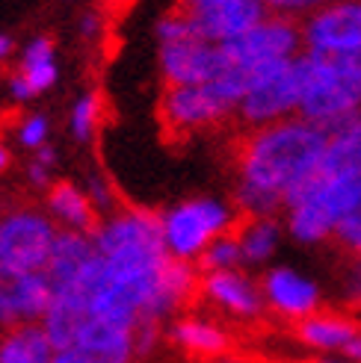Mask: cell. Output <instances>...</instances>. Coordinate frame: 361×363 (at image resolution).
I'll use <instances>...</instances> for the list:
<instances>
[{
  "label": "cell",
  "instance_id": "24",
  "mask_svg": "<svg viewBox=\"0 0 361 363\" xmlns=\"http://www.w3.org/2000/svg\"><path fill=\"white\" fill-rule=\"evenodd\" d=\"M104 106H107V101H104L101 92L89 95V98H83L77 104V110H75V130H77L80 139H89L95 127L104 121Z\"/></svg>",
  "mask_w": 361,
  "mask_h": 363
},
{
  "label": "cell",
  "instance_id": "3",
  "mask_svg": "<svg viewBox=\"0 0 361 363\" xmlns=\"http://www.w3.org/2000/svg\"><path fill=\"white\" fill-rule=\"evenodd\" d=\"M237 106H240V98L228 92L220 80L198 83V86L163 83L157 118H160V127H163V139L180 142L202 130H210V127L222 124L231 116H237Z\"/></svg>",
  "mask_w": 361,
  "mask_h": 363
},
{
  "label": "cell",
  "instance_id": "15",
  "mask_svg": "<svg viewBox=\"0 0 361 363\" xmlns=\"http://www.w3.org/2000/svg\"><path fill=\"white\" fill-rule=\"evenodd\" d=\"M95 257H98V248H95V240L89 237V233L60 228L57 242H53V251H50V260H48V269H45L53 293H63V289L75 286L77 278L86 272V266Z\"/></svg>",
  "mask_w": 361,
  "mask_h": 363
},
{
  "label": "cell",
  "instance_id": "2",
  "mask_svg": "<svg viewBox=\"0 0 361 363\" xmlns=\"http://www.w3.org/2000/svg\"><path fill=\"white\" fill-rule=\"evenodd\" d=\"M302 101L299 116L320 124L323 130H338L361 116V57H323L302 53Z\"/></svg>",
  "mask_w": 361,
  "mask_h": 363
},
{
  "label": "cell",
  "instance_id": "8",
  "mask_svg": "<svg viewBox=\"0 0 361 363\" xmlns=\"http://www.w3.org/2000/svg\"><path fill=\"white\" fill-rule=\"evenodd\" d=\"M305 53L361 57V0H332L302 18Z\"/></svg>",
  "mask_w": 361,
  "mask_h": 363
},
{
  "label": "cell",
  "instance_id": "36",
  "mask_svg": "<svg viewBox=\"0 0 361 363\" xmlns=\"http://www.w3.org/2000/svg\"><path fill=\"white\" fill-rule=\"evenodd\" d=\"M314 363H344V360H335V357H320V360H314Z\"/></svg>",
  "mask_w": 361,
  "mask_h": 363
},
{
  "label": "cell",
  "instance_id": "22",
  "mask_svg": "<svg viewBox=\"0 0 361 363\" xmlns=\"http://www.w3.org/2000/svg\"><path fill=\"white\" fill-rule=\"evenodd\" d=\"M329 172H361V116L329 133L323 166Z\"/></svg>",
  "mask_w": 361,
  "mask_h": 363
},
{
  "label": "cell",
  "instance_id": "7",
  "mask_svg": "<svg viewBox=\"0 0 361 363\" xmlns=\"http://www.w3.org/2000/svg\"><path fill=\"white\" fill-rule=\"evenodd\" d=\"M228 60L240 68H261L269 62L296 60L305 53L302 42V21L291 15L269 12L264 21H258L252 30L231 42H222Z\"/></svg>",
  "mask_w": 361,
  "mask_h": 363
},
{
  "label": "cell",
  "instance_id": "18",
  "mask_svg": "<svg viewBox=\"0 0 361 363\" xmlns=\"http://www.w3.org/2000/svg\"><path fill=\"white\" fill-rule=\"evenodd\" d=\"M361 331V325L340 316V313H311L299 322H293V334L302 346L320 349V352H344L347 342Z\"/></svg>",
  "mask_w": 361,
  "mask_h": 363
},
{
  "label": "cell",
  "instance_id": "1",
  "mask_svg": "<svg viewBox=\"0 0 361 363\" xmlns=\"http://www.w3.org/2000/svg\"><path fill=\"white\" fill-rule=\"evenodd\" d=\"M326 148L329 130L302 116L264 127H246L231 142L237 210L243 216L281 213L287 198L320 172Z\"/></svg>",
  "mask_w": 361,
  "mask_h": 363
},
{
  "label": "cell",
  "instance_id": "31",
  "mask_svg": "<svg viewBox=\"0 0 361 363\" xmlns=\"http://www.w3.org/2000/svg\"><path fill=\"white\" fill-rule=\"evenodd\" d=\"M50 363H89L86 357H83V352L80 349H57L53 352V357H50Z\"/></svg>",
  "mask_w": 361,
  "mask_h": 363
},
{
  "label": "cell",
  "instance_id": "21",
  "mask_svg": "<svg viewBox=\"0 0 361 363\" xmlns=\"http://www.w3.org/2000/svg\"><path fill=\"white\" fill-rule=\"evenodd\" d=\"M243 251V266H264L281 242V225L276 216H243L234 228Z\"/></svg>",
  "mask_w": 361,
  "mask_h": 363
},
{
  "label": "cell",
  "instance_id": "27",
  "mask_svg": "<svg viewBox=\"0 0 361 363\" xmlns=\"http://www.w3.org/2000/svg\"><path fill=\"white\" fill-rule=\"evenodd\" d=\"M335 242L344 248L347 254H358V257H361V207L338 225V230H335Z\"/></svg>",
  "mask_w": 361,
  "mask_h": 363
},
{
  "label": "cell",
  "instance_id": "19",
  "mask_svg": "<svg viewBox=\"0 0 361 363\" xmlns=\"http://www.w3.org/2000/svg\"><path fill=\"white\" fill-rule=\"evenodd\" d=\"M53 342L42 322H24L0 331V363H50Z\"/></svg>",
  "mask_w": 361,
  "mask_h": 363
},
{
  "label": "cell",
  "instance_id": "13",
  "mask_svg": "<svg viewBox=\"0 0 361 363\" xmlns=\"http://www.w3.org/2000/svg\"><path fill=\"white\" fill-rule=\"evenodd\" d=\"M261 289H264L269 311L287 322H299L305 316L317 313L320 301H323L320 286L291 266L266 269L264 278H261Z\"/></svg>",
  "mask_w": 361,
  "mask_h": 363
},
{
  "label": "cell",
  "instance_id": "26",
  "mask_svg": "<svg viewBox=\"0 0 361 363\" xmlns=\"http://www.w3.org/2000/svg\"><path fill=\"white\" fill-rule=\"evenodd\" d=\"M266 6V12H276V15H291V18H308L311 12L323 9L332 0H261Z\"/></svg>",
  "mask_w": 361,
  "mask_h": 363
},
{
  "label": "cell",
  "instance_id": "12",
  "mask_svg": "<svg viewBox=\"0 0 361 363\" xmlns=\"http://www.w3.org/2000/svg\"><path fill=\"white\" fill-rule=\"evenodd\" d=\"M198 298L210 307H216L220 313H225L231 319H240V322H255L266 311L261 281H252L240 269L202 272Z\"/></svg>",
  "mask_w": 361,
  "mask_h": 363
},
{
  "label": "cell",
  "instance_id": "9",
  "mask_svg": "<svg viewBox=\"0 0 361 363\" xmlns=\"http://www.w3.org/2000/svg\"><path fill=\"white\" fill-rule=\"evenodd\" d=\"M178 12H184L208 42H231L252 30L269 15L261 0H178Z\"/></svg>",
  "mask_w": 361,
  "mask_h": 363
},
{
  "label": "cell",
  "instance_id": "5",
  "mask_svg": "<svg viewBox=\"0 0 361 363\" xmlns=\"http://www.w3.org/2000/svg\"><path fill=\"white\" fill-rule=\"evenodd\" d=\"M240 222V210H234L213 198H195L163 213V242L169 257L195 263L202 251L222 233L234 230Z\"/></svg>",
  "mask_w": 361,
  "mask_h": 363
},
{
  "label": "cell",
  "instance_id": "35",
  "mask_svg": "<svg viewBox=\"0 0 361 363\" xmlns=\"http://www.w3.org/2000/svg\"><path fill=\"white\" fill-rule=\"evenodd\" d=\"M6 162H9V157H6V151L0 148V169H6Z\"/></svg>",
  "mask_w": 361,
  "mask_h": 363
},
{
  "label": "cell",
  "instance_id": "29",
  "mask_svg": "<svg viewBox=\"0 0 361 363\" xmlns=\"http://www.w3.org/2000/svg\"><path fill=\"white\" fill-rule=\"evenodd\" d=\"M50 50H53V42L50 39H39L33 42L24 53V65H36V62H50Z\"/></svg>",
  "mask_w": 361,
  "mask_h": 363
},
{
  "label": "cell",
  "instance_id": "10",
  "mask_svg": "<svg viewBox=\"0 0 361 363\" xmlns=\"http://www.w3.org/2000/svg\"><path fill=\"white\" fill-rule=\"evenodd\" d=\"M231 68L222 45L208 39L163 42V83L169 86H198L220 80Z\"/></svg>",
  "mask_w": 361,
  "mask_h": 363
},
{
  "label": "cell",
  "instance_id": "6",
  "mask_svg": "<svg viewBox=\"0 0 361 363\" xmlns=\"http://www.w3.org/2000/svg\"><path fill=\"white\" fill-rule=\"evenodd\" d=\"M302 101V71L299 57L284 62H269L255 68L252 86L237 106V118L243 127H264L273 121H284L299 116Z\"/></svg>",
  "mask_w": 361,
  "mask_h": 363
},
{
  "label": "cell",
  "instance_id": "23",
  "mask_svg": "<svg viewBox=\"0 0 361 363\" xmlns=\"http://www.w3.org/2000/svg\"><path fill=\"white\" fill-rule=\"evenodd\" d=\"M198 272H225V269H240L243 266V251H240V240L237 233L228 230L222 237H216L205 251L202 257L195 260Z\"/></svg>",
  "mask_w": 361,
  "mask_h": 363
},
{
  "label": "cell",
  "instance_id": "20",
  "mask_svg": "<svg viewBox=\"0 0 361 363\" xmlns=\"http://www.w3.org/2000/svg\"><path fill=\"white\" fill-rule=\"evenodd\" d=\"M89 319V307L77 293H53V301L42 319V328L50 337L53 349H71Z\"/></svg>",
  "mask_w": 361,
  "mask_h": 363
},
{
  "label": "cell",
  "instance_id": "11",
  "mask_svg": "<svg viewBox=\"0 0 361 363\" xmlns=\"http://www.w3.org/2000/svg\"><path fill=\"white\" fill-rule=\"evenodd\" d=\"M53 301L45 272H12L0 266V331L24 322H42Z\"/></svg>",
  "mask_w": 361,
  "mask_h": 363
},
{
  "label": "cell",
  "instance_id": "34",
  "mask_svg": "<svg viewBox=\"0 0 361 363\" xmlns=\"http://www.w3.org/2000/svg\"><path fill=\"white\" fill-rule=\"evenodd\" d=\"M213 363H249V360H243V357H228V354H225V357H216Z\"/></svg>",
  "mask_w": 361,
  "mask_h": 363
},
{
  "label": "cell",
  "instance_id": "30",
  "mask_svg": "<svg viewBox=\"0 0 361 363\" xmlns=\"http://www.w3.org/2000/svg\"><path fill=\"white\" fill-rule=\"evenodd\" d=\"M45 133H48V124H45L42 118H30V121H24V127H21L24 145H42Z\"/></svg>",
  "mask_w": 361,
  "mask_h": 363
},
{
  "label": "cell",
  "instance_id": "4",
  "mask_svg": "<svg viewBox=\"0 0 361 363\" xmlns=\"http://www.w3.org/2000/svg\"><path fill=\"white\" fill-rule=\"evenodd\" d=\"M57 233V222L42 207L27 198H12L0 210V266L12 272H45Z\"/></svg>",
  "mask_w": 361,
  "mask_h": 363
},
{
  "label": "cell",
  "instance_id": "32",
  "mask_svg": "<svg viewBox=\"0 0 361 363\" xmlns=\"http://www.w3.org/2000/svg\"><path fill=\"white\" fill-rule=\"evenodd\" d=\"M344 354L352 360V363H361V331L347 342V349H344Z\"/></svg>",
  "mask_w": 361,
  "mask_h": 363
},
{
  "label": "cell",
  "instance_id": "16",
  "mask_svg": "<svg viewBox=\"0 0 361 363\" xmlns=\"http://www.w3.org/2000/svg\"><path fill=\"white\" fill-rule=\"evenodd\" d=\"M166 340L172 346H178L180 352L202 357V360H216V357H225L231 352V334L222 328V325L208 319V316H195V313L178 316L169 325Z\"/></svg>",
  "mask_w": 361,
  "mask_h": 363
},
{
  "label": "cell",
  "instance_id": "25",
  "mask_svg": "<svg viewBox=\"0 0 361 363\" xmlns=\"http://www.w3.org/2000/svg\"><path fill=\"white\" fill-rule=\"evenodd\" d=\"M340 296L350 307H361V257L347 254V266L340 272Z\"/></svg>",
  "mask_w": 361,
  "mask_h": 363
},
{
  "label": "cell",
  "instance_id": "14",
  "mask_svg": "<svg viewBox=\"0 0 361 363\" xmlns=\"http://www.w3.org/2000/svg\"><path fill=\"white\" fill-rule=\"evenodd\" d=\"M75 349L83 352L89 363H136V337L134 328L89 316L75 340Z\"/></svg>",
  "mask_w": 361,
  "mask_h": 363
},
{
  "label": "cell",
  "instance_id": "33",
  "mask_svg": "<svg viewBox=\"0 0 361 363\" xmlns=\"http://www.w3.org/2000/svg\"><path fill=\"white\" fill-rule=\"evenodd\" d=\"M9 50H12V42H9V39H4V35H0V57H6Z\"/></svg>",
  "mask_w": 361,
  "mask_h": 363
},
{
  "label": "cell",
  "instance_id": "17",
  "mask_svg": "<svg viewBox=\"0 0 361 363\" xmlns=\"http://www.w3.org/2000/svg\"><path fill=\"white\" fill-rule=\"evenodd\" d=\"M45 192H48V210H50L53 219L60 222V228L80 230V233L95 237L104 219H101L92 198L83 195L71 180H53Z\"/></svg>",
  "mask_w": 361,
  "mask_h": 363
},
{
  "label": "cell",
  "instance_id": "28",
  "mask_svg": "<svg viewBox=\"0 0 361 363\" xmlns=\"http://www.w3.org/2000/svg\"><path fill=\"white\" fill-rule=\"evenodd\" d=\"M24 77L30 83L33 92H39V89H48L53 83V65L50 62H36V65H24Z\"/></svg>",
  "mask_w": 361,
  "mask_h": 363
}]
</instances>
